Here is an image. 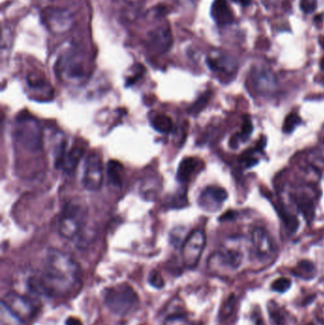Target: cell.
<instances>
[{"label": "cell", "instance_id": "obj_15", "mask_svg": "<svg viewBox=\"0 0 324 325\" xmlns=\"http://www.w3.org/2000/svg\"><path fill=\"white\" fill-rule=\"evenodd\" d=\"M292 273L294 276H296L299 279L311 280L315 278L316 270H315V265L313 262L303 260V261L297 262V265L294 267Z\"/></svg>", "mask_w": 324, "mask_h": 325}, {"label": "cell", "instance_id": "obj_13", "mask_svg": "<svg viewBox=\"0 0 324 325\" xmlns=\"http://www.w3.org/2000/svg\"><path fill=\"white\" fill-rule=\"evenodd\" d=\"M149 44L158 52H166L171 44V36L169 30H160L150 34Z\"/></svg>", "mask_w": 324, "mask_h": 325}, {"label": "cell", "instance_id": "obj_26", "mask_svg": "<svg viewBox=\"0 0 324 325\" xmlns=\"http://www.w3.org/2000/svg\"><path fill=\"white\" fill-rule=\"evenodd\" d=\"M148 282L157 289H161L164 287L165 285V282H164V280H163L162 276L161 274L158 272V271H151L149 276H148Z\"/></svg>", "mask_w": 324, "mask_h": 325}, {"label": "cell", "instance_id": "obj_21", "mask_svg": "<svg viewBox=\"0 0 324 325\" xmlns=\"http://www.w3.org/2000/svg\"><path fill=\"white\" fill-rule=\"evenodd\" d=\"M292 286V280L288 278H279L271 283V290L277 293L283 294L287 292Z\"/></svg>", "mask_w": 324, "mask_h": 325}, {"label": "cell", "instance_id": "obj_3", "mask_svg": "<svg viewBox=\"0 0 324 325\" xmlns=\"http://www.w3.org/2000/svg\"><path fill=\"white\" fill-rule=\"evenodd\" d=\"M104 301L108 309L118 316H125L136 310L140 300L133 288L127 284H118L104 292Z\"/></svg>", "mask_w": 324, "mask_h": 325}, {"label": "cell", "instance_id": "obj_22", "mask_svg": "<svg viewBox=\"0 0 324 325\" xmlns=\"http://www.w3.org/2000/svg\"><path fill=\"white\" fill-rule=\"evenodd\" d=\"M297 207L304 217H313L314 214V206L309 199L301 196L297 199Z\"/></svg>", "mask_w": 324, "mask_h": 325}, {"label": "cell", "instance_id": "obj_11", "mask_svg": "<svg viewBox=\"0 0 324 325\" xmlns=\"http://www.w3.org/2000/svg\"><path fill=\"white\" fill-rule=\"evenodd\" d=\"M255 252L260 259L268 258L272 252V244L268 233L262 228H256L252 233Z\"/></svg>", "mask_w": 324, "mask_h": 325}, {"label": "cell", "instance_id": "obj_17", "mask_svg": "<svg viewBox=\"0 0 324 325\" xmlns=\"http://www.w3.org/2000/svg\"><path fill=\"white\" fill-rule=\"evenodd\" d=\"M267 311L270 317L271 323L273 325H285L286 316L283 310L278 303L271 300L267 303Z\"/></svg>", "mask_w": 324, "mask_h": 325}, {"label": "cell", "instance_id": "obj_24", "mask_svg": "<svg viewBox=\"0 0 324 325\" xmlns=\"http://www.w3.org/2000/svg\"><path fill=\"white\" fill-rule=\"evenodd\" d=\"M235 303H236L235 295H230V297L225 300L224 305L220 311V318L221 319H225L231 315V313L234 310Z\"/></svg>", "mask_w": 324, "mask_h": 325}, {"label": "cell", "instance_id": "obj_9", "mask_svg": "<svg viewBox=\"0 0 324 325\" xmlns=\"http://www.w3.org/2000/svg\"><path fill=\"white\" fill-rule=\"evenodd\" d=\"M243 262V255L236 249L224 248L221 251L213 254L208 260V269L213 270L214 268H229L232 270L238 269Z\"/></svg>", "mask_w": 324, "mask_h": 325}, {"label": "cell", "instance_id": "obj_8", "mask_svg": "<svg viewBox=\"0 0 324 325\" xmlns=\"http://www.w3.org/2000/svg\"><path fill=\"white\" fill-rule=\"evenodd\" d=\"M103 180L104 169L102 159L97 153H90L85 161L83 185L87 190L97 191L101 189Z\"/></svg>", "mask_w": 324, "mask_h": 325}, {"label": "cell", "instance_id": "obj_5", "mask_svg": "<svg viewBox=\"0 0 324 325\" xmlns=\"http://www.w3.org/2000/svg\"><path fill=\"white\" fill-rule=\"evenodd\" d=\"M84 148L76 144H71L67 140H61L55 146L54 162L56 169L66 173H72L76 169L83 157Z\"/></svg>", "mask_w": 324, "mask_h": 325}, {"label": "cell", "instance_id": "obj_36", "mask_svg": "<svg viewBox=\"0 0 324 325\" xmlns=\"http://www.w3.org/2000/svg\"><path fill=\"white\" fill-rule=\"evenodd\" d=\"M306 325H315V324H314V323H312V322H311V323H308V324Z\"/></svg>", "mask_w": 324, "mask_h": 325}, {"label": "cell", "instance_id": "obj_16", "mask_svg": "<svg viewBox=\"0 0 324 325\" xmlns=\"http://www.w3.org/2000/svg\"><path fill=\"white\" fill-rule=\"evenodd\" d=\"M123 166L118 161H109L108 164V183L115 188H121L122 186V174H123Z\"/></svg>", "mask_w": 324, "mask_h": 325}, {"label": "cell", "instance_id": "obj_30", "mask_svg": "<svg viewBox=\"0 0 324 325\" xmlns=\"http://www.w3.org/2000/svg\"><path fill=\"white\" fill-rule=\"evenodd\" d=\"M238 217V212H236L234 210H228L227 212H225V214H223L221 218H220V221L221 222H226V221H233L236 218Z\"/></svg>", "mask_w": 324, "mask_h": 325}, {"label": "cell", "instance_id": "obj_4", "mask_svg": "<svg viewBox=\"0 0 324 325\" xmlns=\"http://www.w3.org/2000/svg\"><path fill=\"white\" fill-rule=\"evenodd\" d=\"M14 135L18 143L32 151L42 145V130L37 120L32 116H19L14 126Z\"/></svg>", "mask_w": 324, "mask_h": 325}, {"label": "cell", "instance_id": "obj_32", "mask_svg": "<svg viewBox=\"0 0 324 325\" xmlns=\"http://www.w3.org/2000/svg\"><path fill=\"white\" fill-rule=\"evenodd\" d=\"M65 325H83L82 324V321L80 319L76 318V317H69L67 318L66 322H65Z\"/></svg>", "mask_w": 324, "mask_h": 325}, {"label": "cell", "instance_id": "obj_33", "mask_svg": "<svg viewBox=\"0 0 324 325\" xmlns=\"http://www.w3.org/2000/svg\"><path fill=\"white\" fill-rule=\"evenodd\" d=\"M232 1L235 3H237V4L242 5V6H248L252 2V0H232Z\"/></svg>", "mask_w": 324, "mask_h": 325}, {"label": "cell", "instance_id": "obj_12", "mask_svg": "<svg viewBox=\"0 0 324 325\" xmlns=\"http://www.w3.org/2000/svg\"><path fill=\"white\" fill-rule=\"evenodd\" d=\"M211 16L219 25L233 22V15L226 0H215L211 7Z\"/></svg>", "mask_w": 324, "mask_h": 325}, {"label": "cell", "instance_id": "obj_27", "mask_svg": "<svg viewBox=\"0 0 324 325\" xmlns=\"http://www.w3.org/2000/svg\"><path fill=\"white\" fill-rule=\"evenodd\" d=\"M316 2L317 0H300L299 6L305 14H311L316 9Z\"/></svg>", "mask_w": 324, "mask_h": 325}, {"label": "cell", "instance_id": "obj_10", "mask_svg": "<svg viewBox=\"0 0 324 325\" xmlns=\"http://www.w3.org/2000/svg\"><path fill=\"white\" fill-rule=\"evenodd\" d=\"M228 195L225 189L210 186L203 190L199 198V204L207 211H216L224 204Z\"/></svg>", "mask_w": 324, "mask_h": 325}, {"label": "cell", "instance_id": "obj_6", "mask_svg": "<svg viewBox=\"0 0 324 325\" xmlns=\"http://www.w3.org/2000/svg\"><path fill=\"white\" fill-rule=\"evenodd\" d=\"M206 235L203 230H194L187 237L182 247L184 264L189 269L197 266L206 246Z\"/></svg>", "mask_w": 324, "mask_h": 325}, {"label": "cell", "instance_id": "obj_23", "mask_svg": "<svg viewBox=\"0 0 324 325\" xmlns=\"http://www.w3.org/2000/svg\"><path fill=\"white\" fill-rule=\"evenodd\" d=\"M253 128L254 127H253L252 121H251L250 117L249 116H244L241 133L236 135L238 137V143H239V141L245 142L252 134Z\"/></svg>", "mask_w": 324, "mask_h": 325}, {"label": "cell", "instance_id": "obj_7", "mask_svg": "<svg viewBox=\"0 0 324 325\" xmlns=\"http://www.w3.org/2000/svg\"><path fill=\"white\" fill-rule=\"evenodd\" d=\"M2 306L5 307L12 316L21 322L29 320L36 312L31 299L17 292L6 294L2 299Z\"/></svg>", "mask_w": 324, "mask_h": 325}, {"label": "cell", "instance_id": "obj_14", "mask_svg": "<svg viewBox=\"0 0 324 325\" xmlns=\"http://www.w3.org/2000/svg\"><path fill=\"white\" fill-rule=\"evenodd\" d=\"M198 160L193 157H188L180 162L177 171V180L181 183H187L195 173L198 168Z\"/></svg>", "mask_w": 324, "mask_h": 325}, {"label": "cell", "instance_id": "obj_31", "mask_svg": "<svg viewBox=\"0 0 324 325\" xmlns=\"http://www.w3.org/2000/svg\"><path fill=\"white\" fill-rule=\"evenodd\" d=\"M265 145H266V138L263 136V137H261V139L259 140V142L256 144L255 149L258 152H262L263 149H264V147H265Z\"/></svg>", "mask_w": 324, "mask_h": 325}, {"label": "cell", "instance_id": "obj_29", "mask_svg": "<svg viewBox=\"0 0 324 325\" xmlns=\"http://www.w3.org/2000/svg\"><path fill=\"white\" fill-rule=\"evenodd\" d=\"M143 72H144V68L142 67V66H138L137 67V71H136L135 73H134V76H130L128 79H127V86L129 85H132L134 82L136 81V80H138L140 77H141V75L143 74Z\"/></svg>", "mask_w": 324, "mask_h": 325}, {"label": "cell", "instance_id": "obj_19", "mask_svg": "<svg viewBox=\"0 0 324 325\" xmlns=\"http://www.w3.org/2000/svg\"><path fill=\"white\" fill-rule=\"evenodd\" d=\"M254 82L256 83V86L259 89L262 90H270L275 80H274L272 73L269 71L261 70L254 74Z\"/></svg>", "mask_w": 324, "mask_h": 325}, {"label": "cell", "instance_id": "obj_18", "mask_svg": "<svg viewBox=\"0 0 324 325\" xmlns=\"http://www.w3.org/2000/svg\"><path fill=\"white\" fill-rule=\"evenodd\" d=\"M151 126L154 129L161 133H169L173 128V123L170 116L166 114H157L151 119Z\"/></svg>", "mask_w": 324, "mask_h": 325}, {"label": "cell", "instance_id": "obj_25", "mask_svg": "<svg viewBox=\"0 0 324 325\" xmlns=\"http://www.w3.org/2000/svg\"><path fill=\"white\" fill-rule=\"evenodd\" d=\"M210 98V92H207L205 94H203L200 98H199L196 103L193 105V107L191 108V112L197 114L199 113L203 108H205L209 101Z\"/></svg>", "mask_w": 324, "mask_h": 325}, {"label": "cell", "instance_id": "obj_34", "mask_svg": "<svg viewBox=\"0 0 324 325\" xmlns=\"http://www.w3.org/2000/svg\"><path fill=\"white\" fill-rule=\"evenodd\" d=\"M320 68L322 71H324V57H322V59L320 60Z\"/></svg>", "mask_w": 324, "mask_h": 325}, {"label": "cell", "instance_id": "obj_1", "mask_svg": "<svg viewBox=\"0 0 324 325\" xmlns=\"http://www.w3.org/2000/svg\"><path fill=\"white\" fill-rule=\"evenodd\" d=\"M28 284L30 290L48 297H70L81 287V270L72 258L57 249L46 254L45 267L33 275Z\"/></svg>", "mask_w": 324, "mask_h": 325}, {"label": "cell", "instance_id": "obj_2", "mask_svg": "<svg viewBox=\"0 0 324 325\" xmlns=\"http://www.w3.org/2000/svg\"><path fill=\"white\" fill-rule=\"evenodd\" d=\"M88 219V208L84 201L72 200L66 204L59 220V233L72 240L79 234Z\"/></svg>", "mask_w": 324, "mask_h": 325}, {"label": "cell", "instance_id": "obj_35", "mask_svg": "<svg viewBox=\"0 0 324 325\" xmlns=\"http://www.w3.org/2000/svg\"><path fill=\"white\" fill-rule=\"evenodd\" d=\"M321 46L324 48V37H322V39H321Z\"/></svg>", "mask_w": 324, "mask_h": 325}, {"label": "cell", "instance_id": "obj_20", "mask_svg": "<svg viewBox=\"0 0 324 325\" xmlns=\"http://www.w3.org/2000/svg\"><path fill=\"white\" fill-rule=\"evenodd\" d=\"M300 123L301 119L297 112H291L285 117L282 130L284 133H291Z\"/></svg>", "mask_w": 324, "mask_h": 325}, {"label": "cell", "instance_id": "obj_28", "mask_svg": "<svg viewBox=\"0 0 324 325\" xmlns=\"http://www.w3.org/2000/svg\"><path fill=\"white\" fill-rule=\"evenodd\" d=\"M252 151L253 150H249V151L243 153V157H242V161H243V164L245 165V167L247 169L248 168H252V167L256 166L258 164V162H259L256 158H253Z\"/></svg>", "mask_w": 324, "mask_h": 325}]
</instances>
